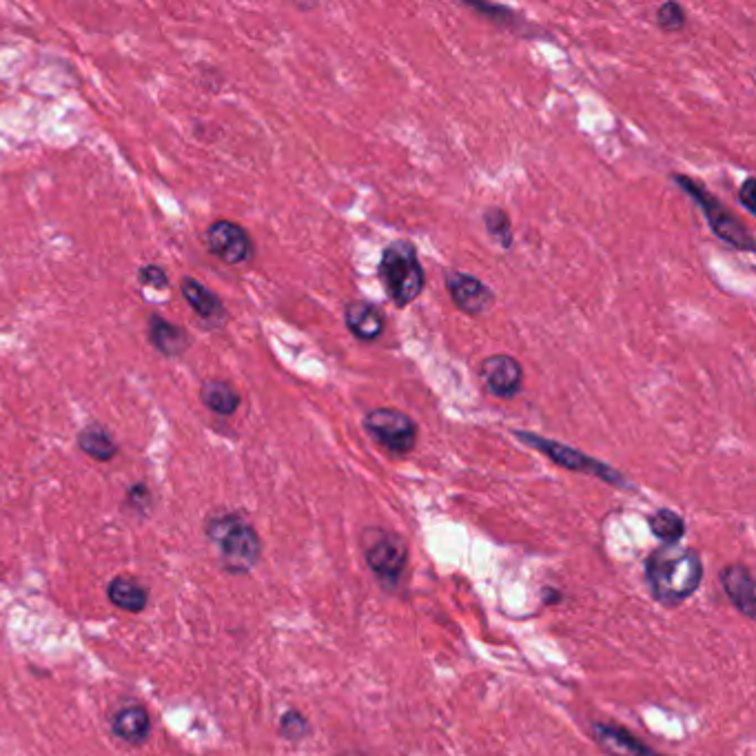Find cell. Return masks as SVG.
Returning <instances> with one entry per match:
<instances>
[{
    "mask_svg": "<svg viewBox=\"0 0 756 756\" xmlns=\"http://www.w3.org/2000/svg\"><path fill=\"white\" fill-rule=\"evenodd\" d=\"M646 581L661 606L674 608L690 599L703 581V561L694 548L663 544L646 559Z\"/></svg>",
    "mask_w": 756,
    "mask_h": 756,
    "instance_id": "cell-1",
    "label": "cell"
},
{
    "mask_svg": "<svg viewBox=\"0 0 756 756\" xmlns=\"http://www.w3.org/2000/svg\"><path fill=\"white\" fill-rule=\"evenodd\" d=\"M204 533L218 548L224 570L229 575H247L260 564L264 546L253 528L240 513H216L204 524Z\"/></svg>",
    "mask_w": 756,
    "mask_h": 756,
    "instance_id": "cell-2",
    "label": "cell"
},
{
    "mask_svg": "<svg viewBox=\"0 0 756 756\" xmlns=\"http://www.w3.org/2000/svg\"><path fill=\"white\" fill-rule=\"evenodd\" d=\"M380 280L397 306L413 304L424 291L426 273L417 258L413 242L395 240L388 244L380 260Z\"/></svg>",
    "mask_w": 756,
    "mask_h": 756,
    "instance_id": "cell-3",
    "label": "cell"
},
{
    "mask_svg": "<svg viewBox=\"0 0 756 756\" xmlns=\"http://www.w3.org/2000/svg\"><path fill=\"white\" fill-rule=\"evenodd\" d=\"M674 185H677L681 191H686L688 196L699 204L701 211L706 213V220L710 224V229L714 236L723 240L725 244H730L732 249L739 251H754V236L750 229L734 216V213L725 207L721 200H717L712 193L699 185L697 180H692L690 176H681V173H674L672 176Z\"/></svg>",
    "mask_w": 756,
    "mask_h": 756,
    "instance_id": "cell-4",
    "label": "cell"
},
{
    "mask_svg": "<svg viewBox=\"0 0 756 756\" xmlns=\"http://www.w3.org/2000/svg\"><path fill=\"white\" fill-rule=\"evenodd\" d=\"M515 437L519 439V442H524L526 446L535 448V451H539L541 455L553 459L557 466L566 468V471H570V473L590 475V477H597V479H601V482H606V484L615 486V488L635 490V486H632L628 479L617 471V468L604 464L601 459H595V457H590L586 453H581V451H577V448H570L566 444L555 442V439L541 437V435H535V433H524V431H515Z\"/></svg>",
    "mask_w": 756,
    "mask_h": 756,
    "instance_id": "cell-5",
    "label": "cell"
},
{
    "mask_svg": "<svg viewBox=\"0 0 756 756\" xmlns=\"http://www.w3.org/2000/svg\"><path fill=\"white\" fill-rule=\"evenodd\" d=\"M362 548L366 566L373 570L382 588L397 590L408 566L406 541L384 528H366L362 533Z\"/></svg>",
    "mask_w": 756,
    "mask_h": 756,
    "instance_id": "cell-6",
    "label": "cell"
},
{
    "mask_svg": "<svg viewBox=\"0 0 756 756\" xmlns=\"http://www.w3.org/2000/svg\"><path fill=\"white\" fill-rule=\"evenodd\" d=\"M364 428L391 455L411 453L417 444V424L397 408H373L364 417Z\"/></svg>",
    "mask_w": 756,
    "mask_h": 756,
    "instance_id": "cell-7",
    "label": "cell"
},
{
    "mask_svg": "<svg viewBox=\"0 0 756 756\" xmlns=\"http://www.w3.org/2000/svg\"><path fill=\"white\" fill-rule=\"evenodd\" d=\"M204 240H207L209 253L216 255L220 262L229 264V267L247 264L255 253L249 231L231 220L211 222L207 227V233H204Z\"/></svg>",
    "mask_w": 756,
    "mask_h": 756,
    "instance_id": "cell-8",
    "label": "cell"
},
{
    "mask_svg": "<svg viewBox=\"0 0 756 756\" xmlns=\"http://www.w3.org/2000/svg\"><path fill=\"white\" fill-rule=\"evenodd\" d=\"M479 380L484 382L490 395L499 397V400H510L524 386V369H521V364L513 355H488L479 364Z\"/></svg>",
    "mask_w": 756,
    "mask_h": 756,
    "instance_id": "cell-9",
    "label": "cell"
},
{
    "mask_svg": "<svg viewBox=\"0 0 756 756\" xmlns=\"http://www.w3.org/2000/svg\"><path fill=\"white\" fill-rule=\"evenodd\" d=\"M180 293L189 304V309L198 315L200 322L207 326V329H222V326L229 322L227 306H224L220 295L216 291H211L204 282L187 275V278H182L180 282Z\"/></svg>",
    "mask_w": 756,
    "mask_h": 756,
    "instance_id": "cell-10",
    "label": "cell"
},
{
    "mask_svg": "<svg viewBox=\"0 0 756 756\" xmlns=\"http://www.w3.org/2000/svg\"><path fill=\"white\" fill-rule=\"evenodd\" d=\"M446 289L457 309L466 315L486 313L495 300V293L482 280L462 271H451L446 275Z\"/></svg>",
    "mask_w": 756,
    "mask_h": 756,
    "instance_id": "cell-11",
    "label": "cell"
},
{
    "mask_svg": "<svg viewBox=\"0 0 756 756\" xmlns=\"http://www.w3.org/2000/svg\"><path fill=\"white\" fill-rule=\"evenodd\" d=\"M147 340L153 349H156V353L167 357V360H180V357L187 355V351L193 346V337L185 326L162 318L158 313L149 315Z\"/></svg>",
    "mask_w": 756,
    "mask_h": 756,
    "instance_id": "cell-12",
    "label": "cell"
},
{
    "mask_svg": "<svg viewBox=\"0 0 756 756\" xmlns=\"http://www.w3.org/2000/svg\"><path fill=\"white\" fill-rule=\"evenodd\" d=\"M721 586L728 595L730 604L737 608L743 617H756V584L754 575L748 566L730 564L721 570L719 575Z\"/></svg>",
    "mask_w": 756,
    "mask_h": 756,
    "instance_id": "cell-13",
    "label": "cell"
},
{
    "mask_svg": "<svg viewBox=\"0 0 756 756\" xmlns=\"http://www.w3.org/2000/svg\"><path fill=\"white\" fill-rule=\"evenodd\" d=\"M592 737L612 756H661L630 730L615 723H595L592 725Z\"/></svg>",
    "mask_w": 756,
    "mask_h": 756,
    "instance_id": "cell-14",
    "label": "cell"
},
{
    "mask_svg": "<svg viewBox=\"0 0 756 756\" xmlns=\"http://www.w3.org/2000/svg\"><path fill=\"white\" fill-rule=\"evenodd\" d=\"M111 732L114 737L127 745H142L151 734V714L145 706L134 703V706H125L111 717Z\"/></svg>",
    "mask_w": 756,
    "mask_h": 756,
    "instance_id": "cell-15",
    "label": "cell"
},
{
    "mask_svg": "<svg viewBox=\"0 0 756 756\" xmlns=\"http://www.w3.org/2000/svg\"><path fill=\"white\" fill-rule=\"evenodd\" d=\"M344 320L349 331L362 342H375L380 340L384 333V315L371 302H349L344 309Z\"/></svg>",
    "mask_w": 756,
    "mask_h": 756,
    "instance_id": "cell-16",
    "label": "cell"
},
{
    "mask_svg": "<svg viewBox=\"0 0 756 756\" xmlns=\"http://www.w3.org/2000/svg\"><path fill=\"white\" fill-rule=\"evenodd\" d=\"M107 597L118 610L131 612V615H138L149 606V588L131 575H118L111 579Z\"/></svg>",
    "mask_w": 756,
    "mask_h": 756,
    "instance_id": "cell-17",
    "label": "cell"
},
{
    "mask_svg": "<svg viewBox=\"0 0 756 756\" xmlns=\"http://www.w3.org/2000/svg\"><path fill=\"white\" fill-rule=\"evenodd\" d=\"M76 444L87 457H91L94 462H100V464L111 462V459H116V455L120 453V446L116 442L114 433L102 424H87L83 431L78 433Z\"/></svg>",
    "mask_w": 756,
    "mask_h": 756,
    "instance_id": "cell-18",
    "label": "cell"
},
{
    "mask_svg": "<svg viewBox=\"0 0 756 756\" xmlns=\"http://www.w3.org/2000/svg\"><path fill=\"white\" fill-rule=\"evenodd\" d=\"M198 393L204 408H209L211 413H216L220 417L236 415L242 404L238 388L227 380H204Z\"/></svg>",
    "mask_w": 756,
    "mask_h": 756,
    "instance_id": "cell-19",
    "label": "cell"
},
{
    "mask_svg": "<svg viewBox=\"0 0 756 756\" xmlns=\"http://www.w3.org/2000/svg\"><path fill=\"white\" fill-rule=\"evenodd\" d=\"M648 526L652 530V535L661 539L663 544H679L683 535H686V521L668 508H659L655 515H650Z\"/></svg>",
    "mask_w": 756,
    "mask_h": 756,
    "instance_id": "cell-20",
    "label": "cell"
},
{
    "mask_svg": "<svg viewBox=\"0 0 756 756\" xmlns=\"http://www.w3.org/2000/svg\"><path fill=\"white\" fill-rule=\"evenodd\" d=\"M153 504H156V499H153L151 488L145 482H136V484H131L127 488L125 508L129 510V513H134L140 519L149 517L151 510H153Z\"/></svg>",
    "mask_w": 756,
    "mask_h": 756,
    "instance_id": "cell-21",
    "label": "cell"
},
{
    "mask_svg": "<svg viewBox=\"0 0 756 756\" xmlns=\"http://www.w3.org/2000/svg\"><path fill=\"white\" fill-rule=\"evenodd\" d=\"M486 231L493 236L504 249L513 247V231H510V218L504 209H486L484 213Z\"/></svg>",
    "mask_w": 756,
    "mask_h": 756,
    "instance_id": "cell-22",
    "label": "cell"
},
{
    "mask_svg": "<svg viewBox=\"0 0 756 756\" xmlns=\"http://www.w3.org/2000/svg\"><path fill=\"white\" fill-rule=\"evenodd\" d=\"M280 734L286 741H302L311 734V723L298 710H286L280 719Z\"/></svg>",
    "mask_w": 756,
    "mask_h": 756,
    "instance_id": "cell-23",
    "label": "cell"
},
{
    "mask_svg": "<svg viewBox=\"0 0 756 756\" xmlns=\"http://www.w3.org/2000/svg\"><path fill=\"white\" fill-rule=\"evenodd\" d=\"M657 25L663 32H679L686 27V12L679 3H663L657 9Z\"/></svg>",
    "mask_w": 756,
    "mask_h": 756,
    "instance_id": "cell-24",
    "label": "cell"
},
{
    "mask_svg": "<svg viewBox=\"0 0 756 756\" xmlns=\"http://www.w3.org/2000/svg\"><path fill=\"white\" fill-rule=\"evenodd\" d=\"M138 284L147 286V289L165 291L169 289V275L160 264H145V267L138 269Z\"/></svg>",
    "mask_w": 756,
    "mask_h": 756,
    "instance_id": "cell-25",
    "label": "cell"
},
{
    "mask_svg": "<svg viewBox=\"0 0 756 756\" xmlns=\"http://www.w3.org/2000/svg\"><path fill=\"white\" fill-rule=\"evenodd\" d=\"M739 198L743 202V207L750 213H756V202H754V178H745V182L739 189Z\"/></svg>",
    "mask_w": 756,
    "mask_h": 756,
    "instance_id": "cell-26",
    "label": "cell"
}]
</instances>
